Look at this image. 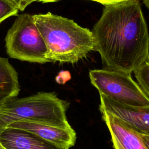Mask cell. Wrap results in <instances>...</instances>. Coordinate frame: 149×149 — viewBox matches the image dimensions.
<instances>
[{
	"instance_id": "6da1fadb",
	"label": "cell",
	"mask_w": 149,
	"mask_h": 149,
	"mask_svg": "<svg viewBox=\"0 0 149 149\" xmlns=\"http://www.w3.org/2000/svg\"><path fill=\"white\" fill-rule=\"evenodd\" d=\"M91 32L93 50L104 69L131 74L149 58V34L139 0L105 6Z\"/></svg>"
},
{
	"instance_id": "7a4b0ae2",
	"label": "cell",
	"mask_w": 149,
	"mask_h": 149,
	"mask_svg": "<svg viewBox=\"0 0 149 149\" xmlns=\"http://www.w3.org/2000/svg\"><path fill=\"white\" fill-rule=\"evenodd\" d=\"M47 49L49 62L74 63L94 49L91 31L51 12L33 15Z\"/></svg>"
},
{
	"instance_id": "3957f363",
	"label": "cell",
	"mask_w": 149,
	"mask_h": 149,
	"mask_svg": "<svg viewBox=\"0 0 149 149\" xmlns=\"http://www.w3.org/2000/svg\"><path fill=\"white\" fill-rule=\"evenodd\" d=\"M68 107V102L51 92H38L24 98H13L0 107V133L8 125L17 121L70 128L66 115Z\"/></svg>"
},
{
	"instance_id": "277c9868",
	"label": "cell",
	"mask_w": 149,
	"mask_h": 149,
	"mask_svg": "<svg viewBox=\"0 0 149 149\" xmlns=\"http://www.w3.org/2000/svg\"><path fill=\"white\" fill-rule=\"evenodd\" d=\"M5 41L7 54L12 58L31 63L49 62L47 49L33 15L17 16L8 30Z\"/></svg>"
},
{
	"instance_id": "5b68a950",
	"label": "cell",
	"mask_w": 149,
	"mask_h": 149,
	"mask_svg": "<svg viewBox=\"0 0 149 149\" xmlns=\"http://www.w3.org/2000/svg\"><path fill=\"white\" fill-rule=\"evenodd\" d=\"M91 84L100 94L121 104L148 107L149 98L131 77V74L106 69L90 70Z\"/></svg>"
},
{
	"instance_id": "8992f818",
	"label": "cell",
	"mask_w": 149,
	"mask_h": 149,
	"mask_svg": "<svg viewBox=\"0 0 149 149\" xmlns=\"http://www.w3.org/2000/svg\"><path fill=\"white\" fill-rule=\"evenodd\" d=\"M100 97L101 112L114 116L140 134L149 135V106H131L119 103L102 94Z\"/></svg>"
},
{
	"instance_id": "52a82bcc",
	"label": "cell",
	"mask_w": 149,
	"mask_h": 149,
	"mask_svg": "<svg viewBox=\"0 0 149 149\" xmlns=\"http://www.w3.org/2000/svg\"><path fill=\"white\" fill-rule=\"evenodd\" d=\"M6 128L22 130L47 141L69 148L74 145L76 140V134L72 127L63 129L32 122L17 121L10 123Z\"/></svg>"
},
{
	"instance_id": "ba28073f",
	"label": "cell",
	"mask_w": 149,
	"mask_h": 149,
	"mask_svg": "<svg viewBox=\"0 0 149 149\" xmlns=\"http://www.w3.org/2000/svg\"><path fill=\"white\" fill-rule=\"evenodd\" d=\"M115 149H148L140 134L114 116L101 112Z\"/></svg>"
},
{
	"instance_id": "9c48e42d",
	"label": "cell",
	"mask_w": 149,
	"mask_h": 149,
	"mask_svg": "<svg viewBox=\"0 0 149 149\" xmlns=\"http://www.w3.org/2000/svg\"><path fill=\"white\" fill-rule=\"evenodd\" d=\"M0 143L6 149H69L31 133L12 128H6L0 133Z\"/></svg>"
},
{
	"instance_id": "30bf717a",
	"label": "cell",
	"mask_w": 149,
	"mask_h": 149,
	"mask_svg": "<svg viewBox=\"0 0 149 149\" xmlns=\"http://www.w3.org/2000/svg\"><path fill=\"white\" fill-rule=\"evenodd\" d=\"M20 91L18 74L8 59L0 56V107Z\"/></svg>"
},
{
	"instance_id": "8fae6325",
	"label": "cell",
	"mask_w": 149,
	"mask_h": 149,
	"mask_svg": "<svg viewBox=\"0 0 149 149\" xmlns=\"http://www.w3.org/2000/svg\"><path fill=\"white\" fill-rule=\"evenodd\" d=\"M133 72L138 84L149 98V58Z\"/></svg>"
},
{
	"instance_id": "7c38bea8",
	"label": "cell",
	"mask_w": 149,
	"mask_h": 149,
	"mask_svg": "<svg viewBox=\"0 0 149 149\" xmlns=\"http://www.w3.org/2000/svg\"><path fill=\"white\" fill-rule=\"evenodd\" d=\"M19 10L10 0H0V24L8 17L16 15Z\"/></svg>"
},
{
	"instance_id": "4fadbf2b",
	"label": "cell",
	"mask_w": 149,
	"mask_h": 149,
	"mask_svg": "<svg viewBox=\"0 0 149 149\" xmlns=\"http://www.w3.org/2000/svg\"><path fill=\"white\" fill-rule=\"evenodd\" d=\"M12 1L19 9V10L23 11L25 8L35 0H10Z\"/></svg>"
},
{
	"instance_id": "5bb4252c",
	"label": "cell",
	"mask_w": 149,
	"mask_h": 149,
	"mask_svg": "<svg viewBox=\"0 0 149 149\" xmlns=\"http://www.w3.org/2000/svg\"><path fill=\"white\" fill-rule=\"evenodd\" d=\"M91 1H94L98 3H100L104 5V6H107V5L116 4L126 0H91Z\"/></svg>"
},
{
	"instance_id": "9a60e30c",
	"label": "cell",
	"mask_w": 149,
	"mask_h": 149,
	"mask_svg": "<svg viewBox=\"0 0 149 149\" xmlns=\"http://www.w3.org/2000/svg\"><path fill=\"white\" fill-rule=\"evenodd\" d=\"M144 144H146V147H147L148 149H149V135H143V134H140Z\"/></svg>"
},
{
	"instance_id": "2e32d148",
	"label": "cell",
	"mask_w": 149,
	"mask_h": 149,
	"mask_svg": "<svg viewBox=\"0 0 149 149\" xmlns=\"http://www.w3.org/2000/svg\"><path fill=\"white\" fill-rule=\"evenodd\" d=\"M59 0H35V2L37 1L39 2H42V3H49V2H56Z\"/></svg>"
},
{
	"instance_id": "e0dca14e",
	"label": "cell",
	"mask_w": 149,
	"mask_h": 149,
	"mask_svg": "<svg viewBox=\"0 0 149 149\" xmlns=\"http://www.w3.org/2000/svg\"><path fill=\"white\" fill-rule=\"evenodd\" d=\"M144 3L145 5L147 7V8L149 9V0H143Z\"/></svg>"
},
{
	"instance_id": "ac0fdd59",
	"label": "cell",
	"mask_w": 149,
	"mask_h": 149,
	"mask_svg": "<svg viewBox=\"0 0 149 149\" xmlns=\"http://www.w3.org/2000/svg\"><path fill=\"white\" fill-rule=\"evenodd\" d=\"M0 149H6V148L0 143Z\"/></svg>"
}]
</instances>
